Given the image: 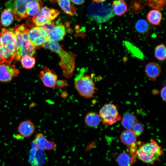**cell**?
Wrapping results in <instances>:
<instances>
[{"instance_id":"5b68a950","label":"cell","mask_w":166,"mask_h":166,"mask_svg":"<svg viewBox=\"0 0 166 166\" xmlns=\"http://www.w3.org/2000/svg\"><path fill=\"white\" fill-rule=\"evenodd\" d=\"M1 40L5 52V63H10L15 59L16 36L13 31L5 28L0 32Z\"/></svg>"},{"instance_id":"8fae6325","label":"cell","mask_w":166,"mask_h":166,"mask_svg":"<svg viewBox=\"0 0 166 166\" xmlns=\"http://www.w3.org/2000/svg\"><path fill=\"white\" fill-rule=\"evenodd\" d=\"M39 75V77L44 85L50 88H53L56 85L57 77L55 73L48 68L43 67Z\"/></svg>"},{"instance_id":"f1b7e54d","label":"cell","mask_w":166,"mask_h":166,"mask_svg":"<svg viewBox=\"0 0 166 166\" xmlns=\"http://www.w3.org/2000/svg\"><path fill=\"white\" fill-rule=\"evenodd\" d=\"M151 6L160 10H163L165 7L166 0H147Z\"/></svg>"},{"instance_id":"f546056e","label":"cell","mask_w":166,"mask_h":166,"mask_svg":"<svg viewBox=\"0 0 166 166\" xmlns=\"http://www.w3.org/2000/svg\"><path fill=\"white\" fill-rule=\"evenodd\" d=\"M143 130L144 127L142 124L138 122L134 125L132 129L137 136H140L143 132Z\"/></svg>"},{"instance_id":"d6a6232c","label":"cell","mask_w":166,"mask_h":166,"mask_svg":"<svg viewBox=\"0 0 166 166\" xmlns=\"http://www.w3.org/2000/svg\"><path fill=\"white\" fill-rule=\"evenodd\" d=\"M160 95L162 99L165 101H166V87H163L160 91Z\"/></svg>"},{"instance_id":"3957f363","label":"cell","mask_w":166,"mask_h":166,"mask_svg":"<svg viewBox=\"0 0 166 166\" xmlns=\"http://www.w3.org/2000/svg\"><path fill=\"white\" fill-rule=\"evenodd\" d=\"M136 157L144 163L152 164L163 154L161 147L153 139L139 146L137 149Z\"/></svg>"},{"instance_id":"1f68e13d","label":"cell","mask_w":166,"mask_h":166,"mask_svg":"<svg viewBox=\"0 0 166 166\" xmlns=\"http://www.w3.org/2000/svg\"><path fill=\"white\" fill-rule=\"evenodd\" d=\"M5 52L1 40L0 34V64L5 63Z\"/></svg>"},{"instance_id":"5bb4252c","label":"cell","mask_w":166,"mask_h":166,"mask_svg":"<svg viewBox=\"0 0 166 166\" xmlns=\"http://www.w3.org/2000/svg\"><path fill=\"white\" fill-rule=\"evenodd\" d=\"M145 71L148 77L155 81L161 73V68L160 65L156 62H151L145 66Z\"/></svg>"},{"instance_id":"ac0fdd59","label":"cell","mask_w":166,"mask_h":166,"mask_svg":"<svg viewBox=\"0 0 166 166\" xmlns=\"http://www.w3.org/2000/svg\"><path fill=\"white\" fill-rule=\"evenodd\" d=\"M137 136L134 132L130 130L123 131L120 136V139L121 143L127 146L131 145L135 143Z\"/></svg>"},{"instance_id":"d4e9b609","label":"cell","mask_w":166,"mask_h":166,"mask_svg":"<svg viewBox=\"0 0 166 166\" xmlns=\"http://www.w3.org/2000/svg\"><path fill=\"white\" fill-rule=\"evenodd\" d=\"M14 20L13 15L9 9H5L1 15V22L2 24L5 26H9Z\"/></svg>"},{"instance_id":"ba28073f","label":"cell","mask_w":166,"mask_h":166,"mask_svg":"<svg viewBox=\"0 0 166 166\" xmlns=\"http://www.w3.org/2000/svg\"><path fill=\"white\" fill-rule=\"evenodd\" d=\"M60 14L57 10L43 7L32 18L34 23L37 26H41L49 21H52Z\"/></svg>"},{"instance_id":"2e32d148","label":"cell","mask_w":166,"mask_h":166,"mask_svg":"<svg viewBox=\"0 0 166 166\" xmlns=\"http://www.w3.org/2000/svg\"><path fill=\"white\" fill-rule=\"evenodd\" d=\"M35 126L31 121L26 120L21 122L18 130L19 133L23 137H29L32 135L35 131Z\"/></svg>"},{"instance_id":"277c9868","label":"cell","mask_w":166,"mask_h":166,"mask_svg":"<svg viewBox=\"0 0 166 166\" xmlns=\"http://www.w3.org/2000/svg\"><path fill=\"white\" fill-rule=\"evenodd\" d=\"M87 12L92 19L99 23L105 22L115 15L110 4L108 2H93L88 6Z\"/></svg>"},{"instance_id":"9a60e30c","label":"cell","mask_w":166,"mask_h":166,"mask_svg":"<svg viewBox=\"0 0 166 166\" xmlns=\"http://www.w3.org/2000/svg\"><path fill=\"white\" fill-rule=\"evenodd\" d=\"M65 34V28L63 25L55 26L48 33L49 40L57 42L61 41L64 38Z\"/></svg>"},{"instance_id":"7c38bea8","label":"cell","mask_w":166,"mask_h":166,"mask_svg":"<svg viewBox=\"0 0 166 166\" xmlns=\"http://www.w3.org/2000/svg\"><path fill=\"white\" fill-rule=\"evenodd\" d=\"M36 0H14V7L11 10L15 18L20 20L27 17L26 6L28 2Z\"/></svg>"},{"instance_id":"9c48e42d","label":"cell","mask_w":166,"mask_h":166,"mask_svg":"<svg viewBox=\"0 0 166 166\" xmlns=\"http://www.w3.org/2000/svg\"><path fill=\"white\" fill-rule=\"evenodd\" d=\"M28 37L35 48L43 47L44 43L49 40L47 33L41 26L34 27L29 30Z\"/></svg>"},{"instance_id":"836d02e7","label":"cell","mask_w":166,"mask_h":166,"mask_svg":"<svg viewBox=\"0 0 166 166\" xmlns=\"http://www.w3.org/2000/svg\"><path fill=\"white\" fill-rule=\"evenodd\" d=\"M74 4L80 5L83 4L85 1L84 0H70Z\"/></svg>"},{"instance_id":"d590c367","label":"cell","mask_w":166,"mask_h":166,"mask_svg":"<svg viewBox=\"0 0 166 166\" xmlns=\"http://www.w3.org/2000/svg\"><path fill=\"white\" fill-rule=\"evenodd\" d=\"M51 2H57V0H50Z\"/></svg>"},{"instance_id":"e575fe53","label":"cell","mask_w":166,"mask_h":166,"mask_svg":"<svg viewBox=\"0 0 166 166\" xmlns=\"http://www.w3.org/2000/svg\"><path fill=\"white\" fill-rule=\"evenodd\" d=\"M93 2L97 3L102 2H105L106 0H92Z\"/></svg>"},{"instance_id":"d6986e66","label":"cell","mask_w":166,"mask_h":166,"mask_svg":"<svg viewBox=\"0 0 166 166\" xmlns=\"http://www.w3.org/2000/svg\"><path fill=\"white\" fill-rule=\"evenodd\" d=\"M101 121L100 116L94 112L88 113L86 115L85 122L86 125L90 128H95L99 124Z\"/></svg>"},{"instance_id":"7a4b0ae2","label":"cell","mask_w":166,"mask_h":166,"mask_svg":"<svg viewBox=\"0 0 166 166\" xmlns=\"http://www.w3.org/2000/svg\"><path fill=\"white\" fill-rule=\"evenodd\" d=\"M44 48L49 49L57 53L61 58V66L65 76L70 77L74 69L75 56L70 52L65 51L62 46L58 42L48 40L43 45Z\"/></svg>"},{"instance_id":"603a6c76","label":"cell","mask_w":166,"mask_h":166,"mask_svg":"<svg viewBox=\"0 0 166 166\" xmlns=\"http://www.w3.org/2000/svg\"><path fill=\"white\" fill-rule=\"evenodd\" d=\"M57 1L61 8L66 14L73 16L77 13L75 7L71 4L70 0H57Z\"/></svg>"},{"instance_id":"4fadbf2b","label":"cell","mask_w":166,"mask_h":166,"mask_svg":"<svg viewBox=\"0 0 166 166\" xmlns=\"http://www.w3.org/2000/svg\"><path fill=\"white\" fill-rule=\"evenodd\" d=\"M33 143L36 147L41 151L51 150L56 147L54 142L48 140L41 133H38L36 135Z\"/></svg>"},{"instance_id":"ffe728a7","label":"cell","mask_w":166,"mask_h":166,"mask_svg":"<svg viewBox=\"0 0 166 166\" xmlns=\"http://www.w3.org/2000/svg\"><path fill=\"white\" fill-rule=\"evenodd\" d=\"M43 2L41 0H36L28 2L26 6L27 15L34 16L43 7Z\"/></svg>"},{"instance_id":"52a82bcc","label":"cell","mask_w":166,"mask_h":166,"mask_svg":"<svg viewBox=\"0 0 166 166\" xmlns=\"http://www.w3.org/2000/svg\"><path fill=\"white\" fill-rule=\"evenodd\" d=\"M99 114L105 125H112L121 119L116 106L113 104L104 105L100 109Z\"/></svg>"},{"instance_id":"4dcf8cb0","label":"cell","mask_w":166,"mask_h":166,"mask_svg":"<svg viewBox=\"0 0 166 166\" xmlns=\"http://www.w3.org/2000/svg\"><path fill=\"white\" fill-rule=\"evenodd\" d=\"M55 26L54 22L52 21L47 22L41 26L45 32L47 33L51 30Z\"/></svg>"},{"instance_id":"e0dca14e","label":"cell","mask_w":166,"mask_h":166,"mask_svg":"<svg viewBox=\"0 0 166 166\" xmlns=\"http://www.w3.org/2000/svg\"><path fill=\"white\" fill-rule=\"evenodd\" d=\"M136 156L125 152L120 153L117 158V161L119 166H132L136 160Z\"/></svg>"},{"instance_id":"7402d4cb","label":"cell","mask_w":166,"mask_h":166,"mask_svg":"<svg viewBox=\"0 0 166 166\" xmlns=\"http://www.w3.org/2000/svg\"><path fill=\"white\" fill-rule=\"evenodd\" d=\"M138 122V120L134 115L130 113L125 114L121 119L122 126L126 129L132 130L134 125Z\"/></svg>"},{"instance_id":"6da1fadb","label":"cell","mask_w":166,"mask_h":166,"mask_svg":"<svg viewBox=\"0 0 166 166\" xmlns=\"http://www.w3.org/2000/svg\"><path fill=\"white\" fill-rule=\"evenodd\" d=\"M13 30L16 36V60L20 61L26 55L32 56L35 53L36 49L29 39V30L27 26L25 24L18 25Z\"/></svg>"},{"instance_id":"30bf717a","label":"cell","mask_w":166,"mask_h":166,"mask_svg":"<svg viewBox=\"0 0 166 166\" xmlns=\"http://www.w3.org/2000/svg\"><path fill=\"white\" fill-rule=\"evenodd\" d=\"M20 72L14 65L10 63L0 64V81L9 82L18 76Z\"/></svg>"},{"instance_id":"cb8c5ba5","label":"cell","mask_w":166,"mask_h":166,"mask_svg":"<svg viewBox=\"0 0 166 166\" xmlns=\"http://www.w3.org/2000/svg\"><path fill=\"white\" fill-rule=\"evenodd\" d=\"M162 15L160 11L157 10H152L147 14L146 18L148 22L154 25H159L161 21Z\"/></svg>"},{"instance_id":"4316f807","label":"cell","mask_w":166,"mask_h":166,"mask_svg":"<svg viewBox=\"0 0 166 166\" xmlns=\"http://www.w3.org/2000/svg\"><path fill=\"white\" fill-rule=\"evenodd\" d=\"M20 60L22 66L27 69L32 68L35 63V58L32 56L28 55L23 56Z\"/></svg>"},{"instance_id":"44dd1931","label":"cell","mask_w":166,"mask_h":166,"mask_svg":"<svg viewBox=\"0 0 166 166\" xmlns=\"http://www.w3.org/2000/svg\"><path fill=\"white\" fill-rule=\"evenodd\" d=\"M111 7L115 14L121 16L125 14L127 10V6L124 0H114Z\"/></svg>"},{"instance_id":"8992f818","label":"cell","mask_w":166,"mask_h":166,"mask_svg":"<svg viewBox=\"0 0 166 166\" xmlns=\"http://www.w3.org/2000/svg\"><path fill=\"white\" fill-rule=\"evenodd\" d=\"M74 85L80 95L87 98L92 97L97 90L92 78L87 75L78 78L74 82Z\"/></svg>"},{"instance_id":"83f0119b","label":"cell","mask_w":166,"mask_h":166,"mask_svg":"<svg viewBox=\"0 0 166 166\" xmlns=\"http://www.w3.org/2000/svg\"><path fill=\"white\" fill-rule=\"evenodd\" d=\"M135 27L138 32L140 33H144L148 31L149 28V25L145 20L140 19L137 21Z\"/></svg>"},{"instance_id":"484cf974","label":"cell","mask_w":166,"mask_h":166,"mask_svg":"<svg viewBox=\"0 0 166 166\" xmlns=\"http://www.w3.org/2000/svg\"><path fill=\"white\" fill-rule=\"evenodd\" d=\"M154 55L156 58L160 61H163L166 58V50L164 44L157 45L155 49Z\"/></svg>"}]
</instances>
